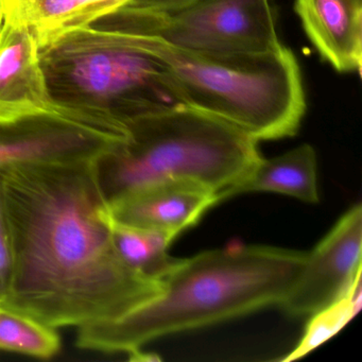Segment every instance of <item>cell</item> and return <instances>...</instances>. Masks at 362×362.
<instances>
[{
    "label": "cell",
    "instance_id": "16",
    "mask_svg": "<svg viewBox=\"0 0 362 362\" xmlns=\"http://www.w3.org/2000/svg\"><path fill=\"white\" fill-rule=\"evenodd\" d=\"M13 273V245L5 199L0 186V303L5 300Z\"/></svg>",
    "mask_w": 362,
    "mask_h": 362
},
{
    "label": "cell",
    "instance_id": "2",
    "mask_svg": "<svg viewBox=\"0 0 362 362\" xmlns=\"http://www.w3.org/2000/svg\"><path fill=\"white\" fill-rule=\"evenodd\" d=\"M306 257L305 252L247 245L182 259L160 293L143 306L115 321L78 328L77 346L130 355L166 334L281 305Z\"/></svg>",
    "mask_w": 362,
    "mask_h": 362
},
{
    "label": "cell",
    "instance_id": "12",
    "mask_svg": "<svg viewBox=\"0 0 362 362\" xmlns=\"http://www.w3.org/2000/svg\"><path fill=\"white\" fill-rule=\"evenodd\" d=\"M317 171L315 149L305 144L277 158H260L249 175L228 190L226 199L245 192H267L317 203Z\"/></svg>",
    "mask_w": 362,
    "mask_h": 362
},
{
    "label": "cell",
    "instance_id": "18",
    "mask_svg": "<svg viewBox=\"0 0 362 362\" xmlns=\"http://www.w3.org/2000/svg\"><path fill=\"white\" fill-rule=\"evenodd\" d=\"M4 21H5V7H4V0H0V29L3 27Z\"/></svg>",
    "mask_w": 362,
    "mask_h": 362
},
{
    "label": "cell",
    "instance_id": "10",
    "mask_svg": "<svg viewBox=\"0 0 362 362\" xmlns=\"http://www.w3.org/2000/svg\"><path fill=\"white\" fill-rule=\"evenodd\" d=\"M219 203L217 192L190 180L158 182L109 201L115 221L177 237Z\"/></svg>",
    "mask_w": 362,
    "mask_h": 362
},
{
    "label": "cell",
    "instance_id": "15",
    "mask_svg": "<svg viewBox=\"0 0 362 362\" xmlns=\"http://www.w3.org/2000/svg\"><path fill=\"white\" fill-rule=\"evenodd\" d=\"M361 300V277H359L346 296L311 315L313 317L298 347L284 360L291 361L303 357L337 334L359 311Z\"/></svg>",
    "mask_w": 362,
    "mask_h": 362
},
{
    "label": "cell",
    "instance_id": "1",
    "mask_svg": "<svg viewBox=\"0 0 362 362\" xmlns=\"http://www.w3.org/2000/svg\"><path fill=\"white\" fill-rule=\"evenodd\" d=\"M13 245L11 285L0 306L49 327L115 321L158 296L163 281L120 257L100 162L0 169Z\"/></svg>",
    "mask_w": 362,
    "mask_h": 362
},
{
    "label": "cell",
    "instance_id": "9",
    "mask_svg": "<svg viewBox=\"0 0 362 362\" xmlns=\"http://www.w3.org/2000/svg\"><path fill=\"white\" fill-rule=\"evenodd\" d=\"M48 88L40 46L28 25L5 18L0 29V126L60 113Z\"/></svg>",
    "mask_w": 362,
    "mask_h": 362
},
{
    "label": "cell",
    "instance_id": "8",
    "mask_svg": "<svg viewBox=\"0 0 362 362\" xmlns=\"http://www.w3.org/2000/svg\"><path fill=\"white\" fill-rule=\"evenodd\" d=\"M362 207L349 209L304 266L281 307L296 317L313 315L346 296L361 277Z\"/></svg>",
    "mask_w": 362,
    "mask_h": 362
},
{
    "label": "cell",
    "instance_id": "5",
    "mask_svg": "<svg viewBox=\"0 0 362 362\" xmlns=\"http://www.w3.org/2000/svg\"><path fill=\"white\" fill-rule=\"evenodd\" d=\"M128 141L100 162L107 200L158 182L190 180L226 200L262 158L257 141L204 112L177 107L129 126Z\"/></svg>",
    "mask_w": 362,
    "mask_h": 362
},
{
    "label": "cell",
    "instance_id": "3",
    "mask_svg": "<svg viewBox=\"0 0 362 362\" xmlns=\"http://www.w3.org/2000/svg\"><path fill=\"white\" fill-rule=\"evenodd\" d=\"M149 23L146 12L124 5L41 48L54 100L103 112L128 126L186 107L166 65L150 46Z\"/></svg>",
    "mask_w": 362,
    "mask_h": 362
},
{
    "label": "cell",
    "instance_id": "6",
    "mask_svg": "<svg viewBox=\"0 0 362 362\" xmlns=\"http://www.w3.org/2000/svg\"><path fill=\"white\" fill-rule=\"evenodd\" d=\"M129 134L128 124L107 114L65 105L60 113L0 126V169L46 163L101 162L122 147Z\"/></svg>",
    "mask_w": 362,
    "mask_h": 362
},
{
    "label": "cell",
    "instance_id": "13",
    "mask_svg": "<svg viewBox=\"0 0 362 362\" xmlns=\"http://www.w3.org/2000/svg\"><path fill=\"white\" fill-rule=\"evenodd\" d=\"M112 236L120 257L148 279L164 281L182 259L169 255L175 236L160 230L135 228L115 221L110 215Z\"/></svg>",
    "mask_w": 362,
    "mask_h": 362
},
{
    "label": "cell",
    "instance_id": "14",
    "mask_svg": "<svg viewBox=\"0 0 362 362\" xmlns=\"http://www.w3.org/2000/svg\"><path fill=\"white\" fill-rule=\"evenodd\" d=\"M60 347V337L54 328L0 306V349L49 359Z\"/></svg>",
    "mask_w": 362,
    "mask_h": 362
},
{
    "label": "cell",
    "instance_id": "17",
    "mask_svg": "<svg viewBox=\"0 0 362 362\" xmlns=\"http://www.w3.org/2000/svg\"><path fill=\"white\" fill-rule=\"evenodd\" d=\"M198 0H129L124 5L158 14H168L183 9Z\"/></svg>",
    "mask_w": 362,
    "mask_h": 362
},
{
    "label": "cell",
    "instance_id": "4",
    "mask_svg": "<svg viewBox=\"0 0 362 362\" xmlns=\"http://www.w3.org/2000/svg\"><path fill=\"white\" fill-rule=\"evenodd\" d=\"M149 44L170 73L186 107L235 127L254 141L293 136L306 111L300 65L281 45L259 54H215Z\"/></svg>",
    "mask_w": 362,
    "mask_h": 362
},
{
    "label": "cell",
    "instance_id": "7",
    "mask_svg": "<svg viewBox=\"0 0 362 362\" xmlns=\"http://www.w3.org/2000/svg\"><path fill=\"white\" fill-rule=\"evenodd\" d=\"M153 33L204 54H259L283 45L271 0H198L173 13H153Z\"/></svg>",
    "mask_w": 362,
    "mask_h": 362
},
{
    "label": "cell",
    "instance_id": "11",
    "mask_svg": "<svg viewBox=\"0 0 362 362\" xmlns=\"http://www.w3.org/2000/svg\"><path fill=\"white\" fill-rule=\"evenodd\" d=\"M311 43L341 73L361 71L362 0H296Z\"/></svg>",
    "mask_w": 362,
    "mask_h": 362
}]
</instances>
